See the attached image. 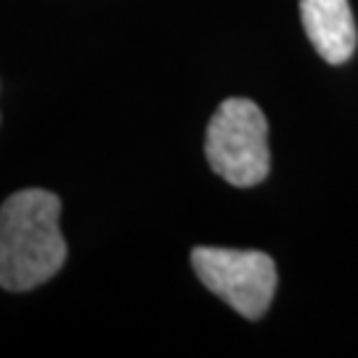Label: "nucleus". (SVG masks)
Instances as JSON below:
<instances>
[{
  "label": "nucleus",
  "instance_id": "obj_1",
  "mask_svg": "<svg viewBox=\"0 0 358 358\" xmlns=\"http://www.w3.org/2000/svg\"><path fill=\"white\" fill-rule=\"evenodd\" d=\"M59 213L62 199L45 189L16 192L0 205V287L6 292H29L64 268Z\"/></svg>",
  "mask_w": 358,
  "mask_h": 358
},
{
  "label": "nucleus",
  "instance_id": "obj_2",
  "mask_svg": "<svg viewBox=\"0 0 358 358\" xmlns=\"http://www.w3.org/2000/svg\"><path fill=\"white\" fill-rule=\"evenodd\" d=\"M205 154L210 167L231 186H257L271 170L268 122L250 99H226L207 125Z\"/></svg>",
  "mask_w": 358,
  "mask_h": 358
},
{
  "label": "nucleus",
  "instance_id": "obj_3",
  "mask_svg": "<svg viewBox=\"0 0 358 358\" xmlns=\"http://www.w3.org/2000/svg\"><path fill=\"white\" fill-rule=\"evenodd\" d=\"M192 266L213 294L226 300L239 316L257 321L276 292V263L255 250L196 247Z\"/></svg>",
  "mask_w": 358,
  "mask_h": 358
},
{
  "label": "nucleus",
  "instance_id": "obj_4",
  "mask_svg": "<svg viewBox=\"0 0 358 358\" xmlns=\"http://www.w3.org/2000/svg\"><path fill=\"white\" fill-rule=\"evenodd\" d=\"M300 19L324 62L345 64L353 56L358 35L348 0H300Z\"/></svg>",
  "mask_w": 358,
  "mask_h": 358
}]
</instances>
